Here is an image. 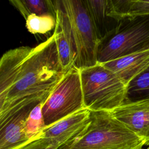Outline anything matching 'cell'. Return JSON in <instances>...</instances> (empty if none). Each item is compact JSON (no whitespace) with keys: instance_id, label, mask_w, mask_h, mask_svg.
Instances as JSON below:
<instances>
[{"instance_id":"1","label":"cell","mask_w":149,"mask_h":149,"mask_svg":"<svg viewBox=\"0 0 149 149\" xmlns=\"http://www.w3.org/2000/svg\"><path fill=\"white\" fill-rule=\"evenodd\" d=\"M65 74L54 33L35 47L5 52L0 60V125L26 107L43 104Z\"/></svg>"},{"instance_id":"2","label":"cell","mask_w":149,"mask_h":149,"mask_svg":"<svg viewBox=\"0 0 149 149\" xmlns=\"http://www.w3.org/2000/svg\"><path fill=\"white\" fill-rule=\"evenodd\" d=\"M86 131L59 149H142L144 140L136 135L109 111H90Z\"/></svg>"},{"instance_id":"3","label":"cell","mask_w":149,"mask_h":149,"mask_svg":"<svg viewBox=\"0 0 149 149\" xmlns=\"http://www.w3.org/2000/svg\"><path fill=\"white\" fill-rule=\"evenodd\" d=\"M149 49V15L123 17L100 40L97 61L108 62Z\"/></svg>"},{"instance_id":"4","label":"cell","mask_w":149,"mask_h":149,"mask_svg":"<svg viewBox=\"0 0 149 149\" xmlns=\"http://www.w3.org/2000/svg\"><path fill=\"white\" fill-rule=\"evenodd\" d=\"M85 108L112 112L126 99L127 86L101 63L80 69Z\"/></svg>"},{"instance_id":"5","label":"cell","mask_w":149,"mask_h":149,"mask_svg":"<svg viewBox=\"0 0 149 149\" xmlns=\"http://www.w3.org/2000/svg\"><path fill=\"white\" fill-rule=\"evenodd\" d=\"M61 3L69 19L76 46L74 66L81 69L95 65L100 38L86 1L61 0Z\"/></svg>"},{"instance_id":"6","label":"cell","mask_w":149,"mask_h":149,"mask_svg":"<svg viewBox=\"0 0 149 149\" xmlns=\"http://www.w3.org/2000/svg\"><path fill=\"white\" fill-rule=\"evenodd\" d=\"M80 70L72 67L42 105L46 126L85 109Z\"/></svg>"},{"instance_id":"7","label":"cell","mask_w":149,"mask_h":149,"mask_svg":"<svg viewBox=\"0 0 149 149\" xmlns=\"http://www.w3.org/2000/svg\"><path fill=\"white\" fill-rule=\"evenodd\" d=\"M90 112L85 108L47 126L39 139H48L60 147L74 141L87 129L90 122Z\"/></svg>"},{"instance_id":"8","label":"cell","mask_w":149,"mask_h":149,"mask_svg":"<svg viewBox=\"0 0 149 149\" xmlns=\"http://www.w3.org/2000/svg\"><path fill=\"white\" fill-rule=\"evenodd\" d=\"M51 2L56 21L54 33L63 70L66 73L74 66L76 56V46L70 22L61 1H51Z\"/></svg>"},{"instance_id":"9","label":"cell","mask_w":149,"mask_h":149,"mask_svg":"<svg viewBox=\"0 0 149 149\" xmlns=\"http://www.w3.org/2000/svg\"><path fill=\"white\" fill-rule=\"evenodd\" d=\"M111 112L149 146V98L125 102Z\"/></svg>"},{"instance_id":"10","label":"cell","mask_w":149,"mask_h":149,"mask_svg":"<svg viewBox=\"0 0 149 149\" xmlns=\"http://www.w3.org/2000/svg\"><path fill=\"white\" fill-rule=\"evenodd\" d=\"M34 107L24 108L0 125V149H17L32 141L26 136L25 124Z\"/></svg>"},{"instance_id":"11","label":"cell","mask_w":149,"mask_h":149,"mask_svg":"<svg viewBox=\"0 0 149 149\" xmlns=\"http://www.w3.org/2000/svg\"><path fill=\"white\" fill-rule=\"evenodd\" d=\"M126 85L149 66V49L135 52L101 63Z\"/></svg>"},{"instance_id":"12","label":"cell","mask_w":149,"mask_h":149,"mask_svg":"<svg viewBox=\"0 0 149 149\" xmlns=\"http://www.w3.org/2000/svg\"><path fill=\"white\" fill-rule=\"evenodd\" d=\"M149 15V1L109 0L108 16L118 21L130 16Z\"/></svg>"},{"instance_id":"13","label":"cell","mask_w":149,"mask_h":149,"mask_svg":"<svg viewBox=\"0 0 149 149\" xmlns=\"http://www.w3.org/2000/svg\"><path fill=\"white\" fill-rule=\"evenodd\" d=\"M86 3L101 40L111 31L110 20H114L108 16L109 0H86Z\"/></svg>"},{"instance_id":"14","label":"cell","mask_w":149,"mask_h":149,"mask_svg":"<svg viewBox=\"0 0 149 149\" xmlns=\"http://www.w3.org/2000/svg\"><path fill=\"white\" fill-rule=\"evenodd\" d=\"M148 98L149 66L127 84L125 102H134Z\"/></svg>"},{"instance_id":"15","label":"cell","mask_w":149,"mask_h":149,"mask_svg":"<svg viewBox=\"0 0 149 149\" xmlns=\"http://www.w3.org/2000/svg\"><path fill=\"white\" fill-rule=\"evenodd\" d=\"M9 2L19 11L25 20L32 14L54 15L49 0H10Z\"/></svg>"},{"instance_id":"16","label":"cell","mask_w":149,"mask_h":149,"mask_svg":"<svg viewBox=\"0 0 149 149\" xmlns=\"http://www.w3.org/2000/svg\"><path fill=\"white\" fill-rule=\"evenodd\" d=\"M42 104L35 106L31 111L25 124V132L27 137L30 141L39 139L40 135L47 127L42 113Z\"/></svg>"},{"instance_id":"17","label":"cell","mask_w":149,"mask_h":149,"mask_svg":"<svg viewBox=\"0 0 149 149\" xmlns=\"http://www.w3.org/2000/svg\"><path fill=\"white\" fill-rule=\"evenodd\" d=\"M56 18L52 14L37 15L32 14L26 19V26L31 34H46L56 26Z\"/></svg>"},{"instance_id":"18","label":"cell","mask_w":149,"mask_h":149,"mask_svg":"<svg viewBox=\"0 0 149 149\" xmlns=\"http://www.w3.org/2000/svg\"><path fill=\"white\" fill-rule=\"evenodd\" d=\"M51 144L52 141L45 138H40L32 141L17 149H44Z\"/></svg>"},{"instance_id":"19","label":"cell","mask_w":149,"mask_h":149,"mask_svg":"<svg viewBox=\"0 0 149 149\" xmlns=\"http://www.w3.org/2000/svg\"><path fill=\"white\" fill-rule=\"evenodd\" d=\"M59 147H60V146L59 145H58V144H51V145H49L47 147L45 148L44 149H59Z\"/></svg>"},{"instance_id":"20","label":"cell","mask_w":149,"mask_h":149,"mask_svg":"<svg viewBox=\"0 0 149 149\" xmlns=\"http://www.w3.org/2000/svg\"><path fill=\"white\" fill-rule=\"evenodd\" d=\"M147 149H149V147H148V148Z\"/></svg>"}]
</instances>
